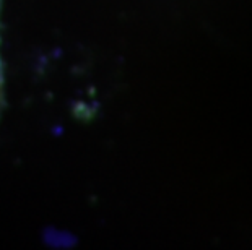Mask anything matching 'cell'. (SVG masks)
<instances>
[{"mask_svg":"<svg viewBox=\"0 0 252 250\" xmlns=\"http://www.w3.org/2000/svg\"><path fill=\"white\" fill-rule=\"evenodd\" d=\"M0 8H2V0H0ZM5 78H3V63H2V57H0V114H2L3 109V99H5Z\"/></svg>","mask_w":252,"mask_h":250,"instance_id":"6da1fadb","label":"cell"}]
</instances>
